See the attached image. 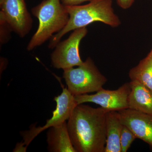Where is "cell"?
Returning <instances> with one entry per match:
<instances>
[{
    "mask_svg": "<svg viewBox=\"0 0 152 152\" xmlns=\"http://www.w3.org/2000/svg\"><path fill=\"white\" fill-rule=\"evenodd\" d=\"M129 75L131 80L140 82L152 91V49L137 65L130 70Z\"/></svg>",
    "mask_w": 152,
    "mask_h": 152,
    "instance_id": "cell-13",
    "label": "cell"
},
{
    "mask_svg": "<svg viewBox=\"0 0 152 152\" xmlns=\"http://www.w3.org/2000/svg\"><path fill=\"white\" fill-rule=\"evenodd\" d=\"M131 92L130 82L126 83L118 89L108 90L103 88L94 94H85L75 96L77 105L93 103L110 111H118L129 108V99Z\"/></svg>",
    "mask_w": 152,
    "mask_h": 152,
    "instance_id": "cell-7",
    "label": "cell"
},
{
    "mask_svg": "<svg viewBox=\"0 0 152 152\" xmlns=\"http://www.w3.org/2000/svg\"><path fill=\"white\" fill-rule=\"evenodd\" d=\"M63 78L68 90L75 96L96 92L107 81L90 57L77 67L64 70Z\"/></svg>",
    "mask_w": 152,
    "mask_h": 152,
    "instance_id": "cell-4",
    "label": "cell"
},
{
    "mask_svg": "<svg viewBox=\"0 0 152 152\" xmlns=\"http://www.w3.org/2000/svg\"><path fill=\"white\" fill-rule=\"evenodd\" d=\"M69 15L67 24L50 39L48 47L54 49L61 39L69 32L87 27L94 22H102L113 28L121 25V21L115 13L112 0H91L86 4L66 6Z\"/></svg>",
    "mask_w": 152,
    "mask_h": 152,
    "instance_id": "cell-2",
    "label": "cell"
},
{
    "mask_svg": "<svg viewBox=\"0 0 152 152\" xmlns=\"http://www.w3.org/2000/svg\"><path fill=\"white\" fill-rule=\"evenodd\" d=\"M134 0H117L118 4L124 10L130 8L134 4Z\"/></svg>",
    "mask_w": 152,
    "mask_h": 152,
    "instance_id": "cell-17",
    "label": "cell"
},
{
    "mask_svg": "<svg viewBox=\"0 0 152 152\" xmlns=\"http://www.w3.org/2000/svg\"><path fill=\"white\" fill-rule=\"evenodd\" d=\"M86 27L74 30L67 39L60 42L51 55L52 66L63 70L80 65L83 61L80 53L82 40L87 35Z\"/></svg>",
    "mask_w": 152,
    "mask_h": 152,
    "instance_id": "cell-5",
    "label": "cell"
},
{
    "mask_svg": "<svg viewBox=\"0 0 152 152\" xmlns=\"http://www.w3.org/2000/svg\"><path fill=\"white\" fill-rule=\"evenodd\" d=\"M118 112L122 124L129 128L137 138L148 144L152 151V114L129 108Z\"/></svg>",
    "mask_w": 152,
    "mask_h": 152,
    "instance_id": "cell-9",
    "label": "cell"
},
{
    "mask_svg": "<svg viewBox=\"0 0 152 152\" xmlns=\"http://www.w3.org/2000/svg\"><path fill=\"white\" fill-rule=\"evenodd\" d=\"M131 92L129 108L145 113L152 114V91L140 82H130Z\"/></svg>",
    "mask_w": 152,
    "mask_h": 152,
    "instance_id": "cell-11",
    "label": "cell"
},
{
    "mask_svg": "<svg viewBox=\"0 0 152 152\" xmlns=\"http://www.w3.org/2000/svg\"><path fill=\"white\" fill-rule=\"evenodd\" d=\"M47 142L49 152H77L72 143L66 122L48 129Z\"/></svg>",
    "mask_w": 152,
    "mask_h": 152,
    "instance_id": "cell-10",
    "label": "cell"
},
{
    "mask_svg": "<svg viewBox=\"0 0 152 152\" xmlns=\"http://www.w3.org/2000/svg\"><path fill=\"white\" fill-rule=\"evenodd\" d=\"M54 100L56 103V108L53 112L51 118L47 120L45 124L38 127L32 126L29 130L22 132L21 134L23 139V142L22 143L27 148L41 132L52 127L61 124L69 120L74 109L77 105L75 96L68 90L67 88H63L61 94L55 97Z\"/></svg>",
    "mask_w": 152,
    "mask_h": 152,
    "instance_id": "cell-6",
    "label": "cell"
},
{
    "mask_svg": "<svg viewBox=\"0 0 152 152\" xmlns=\"http://www.w3.org/2000/svg\"><path fill=\"white\" fill-rule=\"evenodd\" d=\"M62 4L65 6L80 5L86 2H89L91 0H60Z\"/></svg>",
    "mask_w": 152,
    "mask_h": 152,
    "instance_id": "cell-16",
    "label": "cell"
},
{
    "mask_svg": "<svg viewBox=\"0 0 152 152\" xmlns=\"http://www.w3.org/2000/svg\"><path fill=\"white\" fill-rule=\"evenodd\" d=\"M136 139L137 137L133 132L127 127L123 125L120 140L121 152L127 151Z\"/></svg>",
    "mask_w": 152,
    "mask_h": 152,
    "instance_id": "cell-14",
    "label": "cell"
},
{
    "mask_svg": "<svg viewBox=\"0 0 152 152\" xmlns=\"http://www.w3.org/2000/svg\"><path fill=\"white\" fill-rule=\"evenodd\" d=\"M12 31L5 20L0 17V42L1 45L5 43L10 39V33Z\"/></svg>",
    "mask_w": 152,
    "mask_h": 152,
    "instance_id": "cell-15",
    "label": "cell"
},
{
    "mask_svg": "<svg viewBox=\"0 0 152 152\" xmlns=\"http://www.w3.org/2000/svg\"><path fill=\"white\" fill-rule=\"evenodd\" d=\"M34 16L39 20L37 30L28 44L31 51L51 39L67 24L69 15L60 0H44L31 9Z\"/></svg>",
    "mask_w": 152,
    "mask_h": 152,
    "instance_id": "cell-3",
    "label": "cell"
},
{
    "mask_svg": "<svg viewBox=\"0 0 152 152\" xmlns=\"http://www.w3.org/2000/svg\"><path fill=\"white\" fill-rule=\"evenodd\" d=\"M123 126L118 111L108 112L106 118L104 152H121L120 140Z\"/></svg>",
    "mask_w": 152,
    "mask_h": 152,
    "instance_id": "cell-12",
    "label": "cell"
},
{
    "mask_svg": "<svg viewBox=\"0 0 152 152\" xmlns=\"http://www.w3.org/2000/svg\"><path fill=\"white\" fill-rule=\"evenodd\" d=\"M0 17L5 20L12 31L21 38L30 32L33 20L25 0H0Z\"/></svg>",
    "mask_w": 152,
    "mask_h": 152,
    "instance_id": "cell-8",
    "label": "cell"
},
{
    "mask_svg": "<svg viewBox=\"0 0 152 152\" xmlns=\"http://www.w3.org/2000/svg\"><path fill=\"white\" fill-rule=\"evenodd\" d=\"M109 111L77 105L68 120V131L77 152H104L106 124Z\"/></svg>",
    "mask_w": 152,
    "mask_h": 152,
    "instance_id": "cell-1",
    "label": "cell"
}]
</instances>
